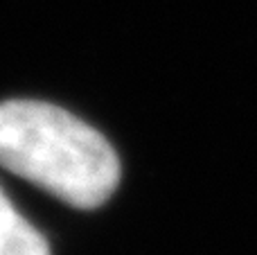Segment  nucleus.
Segmentation results:
<instances>
[{"mask_svg":"<svg viewBox=\"0 0 257 255\" xmlns=\"http://www.w3.org/2000/svg\"><path fill=\"white\" fill-rule=\"evenodd\" d=\"M0 255H50L45 237L27 224L0 190Z\"/></svg>","mask_w":257,"mask_h":255,"instance_id":"2","label":"nucleus"},{"mask_svg":"<svg viewBox=\"0 0 257 255\" xmlns=\"http://www.w3.org/2000/svg\"><path fill=\"white\" fill-rule=\"evenodd\" d=\"M0 165L84 210L102 206L120 183V161L97 131L27 99L0 104Z\"/></svg>","mask_w":257,"mask_h":255,"instance_id":"1","label":"nucleus"}]
</instances>
